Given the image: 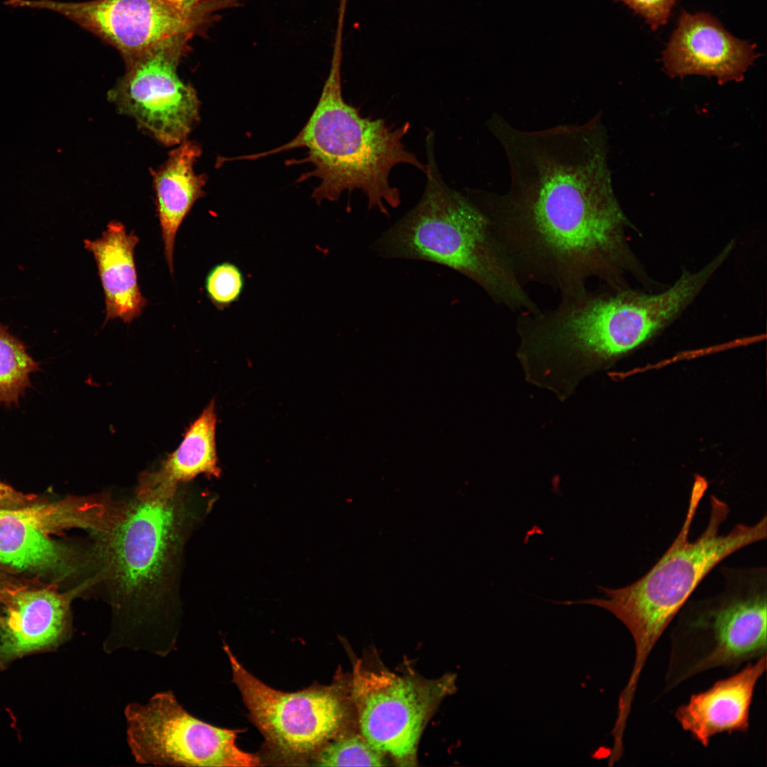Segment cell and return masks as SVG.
Masks as SVG:
<instances>
[{
    "label": "cell",
    "instance_id": "1",
    "mask_svg": "<svg viewBox=\"0 0 767 767\" xmlns=\"http://www.w3.org/2000/svg\"><path fill=\"white\" fill-rule=\"evenodd\" d=\"M600 116L529 131L497 113L487 123L510 186L504 194L474 189L475 196L523 284L560 298L584 293L594 278L614 290L629 287V276L648 285L628 241L636 229L614 192Z\"/></svg>",
    "mask_w": 767,
    "mask_h": 767
},
{
    "label": "cell",
    "instance_id": "2",
    "mask_svg": "<svg viewBox=\"0 0 767 767\" xmlns=\"http://www.w3.org/2000/svg\"><path fill=\"white\" fill-rule=\"evenodd\" d=\"M434 132L426 136L428 170L419 202L371 245L381 257L428 261L479 285L497 305L521 312L540 308L500 244L473 189L457 190L441 177Z\"/></svg>",
    "mask_w": 767,
    "mask_h": 767
},
{
    "label": "cell",
    "instance_id": "3",
    "mask_svg": "<svg viewBox=\"0 0 767 767\" xmlns=\"http://www.w3.org/2000/svg\"><path fill=\"white\" fill-rule=\"evenodd\" d=\"M341 38L337 37L330 70L320 97L308 121L290 141L266 153L245 156L256 159L298 148L308 150L306 158L290 164L311 163L312 171L303 174L299 182L317 178L320 184L312 192L317 203L337 200L344 191L360 190L366 196L369 210L388 215L401 204L399 190L391 185V170L408 164L424 174L428 165L420 162L403 143L410 124L395 127L384 119L363 117L359 109L347 103L341 82Z\"/></svg>",
    "mask_w": 767,
    "mask_h": 767
},
{
    "label": "cell",
    "instance_id": "4",
    "mask_svg": "<svg viewBox=\"0 0 767 767\" xmlns=\"http://www.w3.org/2000/svg\"><path fill=\"white\" fill-rule=\"evenodd\" d=\"M707 486L705 478L695 477L679 533L643 577L618 589L598 586L604 598L569 602L589 604L608 610L631 634L635 657L622 691L626 697L635 696L652 650L705 577L733 553L766 539V514L754 524L737 523L728 533H720L730 509L725 501L712 495L707 525L698 538L690 540L691 526Z\"/></svg>",
    "mask_w": 767,
    "mask_h": 767
},
{
    "label": "cell",
    "instance_id": "5",
    "mask_svg": "<svg viewBox=\"0 0 767 767\" xmlns=\"http://www.w3.org/2000/svg\"><path fill=\"white\" fill-rule=\"evenodd\" d=\"M720 572L722 591L688 599L675 617L663 694L705 671L766 656V567L723 566Z\"/></svg>",
    "mask_w": 767,
    "mask_h": 767
},
{
    "label": "cell",
    "instance_id": "6",
    "mask_svg": "<svg viewBox=\"0 0 767 767\" xmlns=\"http://www.w3.org/2000/svg\"><path fill=\"white\" fill-rule=\"evenodd\" d=\"M103 539L107 575L125 602H143L163 581L180 534L176 491L138 485Z\"/></svg>",
    "mask_w": 767,
    "mask_h": 767
},
{
    "label": "cell",
    "instance_id": "7",
    "mask_svg": "<svg viewBox=\"0 0 767 767\" xmlns=\"http://www.w3.org/2000/svg\"><path fill=\"white\" fill-rule=\"evenodd\" d=\"M223 648L250 719L276 758L301 764L341 733L347 709L337 685L277 690L247 671L227 644Z\"/></svg>",
    "mask_w": 767,
    "mask_h": 767
},
{
    "label": "cell",
    "instance_id": "8",
    "mask_svg": "<svg viewBox=\"0 0 767 767\" xmlns=\"http://www.w3.org/2000/svg\"><path fill=\"white\" fill-rule=\"evenodd\" d=\"M13 7L56 11L115 48L124 61L179 35L205 36L238 0H208L184 7L168 0H10Z\"/></svg>",
    "mask_w": 767,
    "mask_h": 767
},
{
    "label": "cell",
    "instance_id": "9",
    "mask_svg": "<svg viewBox=\"0 0 767 767\" xmlns=\"http://www.w3.org/2000/svg\"><path fill=\"white\" fill-rule=\"evenodd\" d=\"M126 739L136 762L165 766H259V756L236 744L238 729L219 728L186 711L170 690L124 709Z\"/></svg>",
    "mask_w": 767,
    "mask_h": 767
},
{
    "label": "cell",
    "instance_id": "10",
    "mask_svg": "<svg viewBox=\"0 0 767 767\" xmlns=\"http://www.w3.org/2000/svg\"><path fill=\"white\" fill-rule=\"evenodd\" d=\"M192 38L175 36L125 60L124 75L108 93L120 113L166 146L187 140L200 119L196 92L178 74Z\"/></svg>",
    "mask_w": 767,
    "mask_h": 767
},
{
    "label": "cell",
    "instance_id": "11",
    "mask_svg": "<svg viewBox=\"0 0 767 767\" xmlns=\"http://www.w3.org/2000/svg\"><path fill=\"white\" fill-rule=\"evenodd\" d=\"M452 682L449 676L426 680L357 666L351 693L361 734L399 765H414L423 730Z\"/></svg>",
    "mask_w": 767,
    "mask_h": 767
},
{
    "label": "cell",
    "instance_id": "12",
    "mask_svg": "<svg viewBox=\"0 0 767 767\" xmlns=\"http://www.w3.org/2000/svg\"><path fill=\"white\" fill-rule=\"evenodd\" d=\"M78 590L15 585L0 597V670L56 650L71 637L70 604Z\"/></svg>",
    "mask_w": 767,
    "mask_h": 767
},
{
    "label": "cell",
    "instance_id": "13",
    "mask_svg": "<svg viewBox=\"0 0 767 767\" xmlns=\"http://www.w3.org/2000/svg\"><path fill=\"white\" fill-rule=\"evenodd\" d=\"M756 47L731 35L708 13L682 11L662 61L672 78L698 75L715 77L723 85L744 80L757 58Z\"/></svg>",
    "mask_w": 767,
    "mask_h": 767
},
{
    "label": "cell",
    "instance_id": "14",
    "mask_svg": "<svg viewBox=\"0 0 767 767\" xmlns=\"http://www.w3.org/2000/svg\"><path fill=\"white\" fill-rule=\"evenodd\" d=\"M766 670V656H763L707 690L692 695L676 709L677 722L704 747L715 735L746 733L755 687Z\"/></svg>",
    "mask_w": 767,
    "mask_h": 767
},
{
    "label": "cell",
    "instance_id": "15",
    "mask_svg": "<svg viewBox=\"0 0 767 767\" xmlns=\"http://www.w3.org/2000/svg\"><path fill=\"white\" fill-rule=\"evenodd\" d=\"M139 241L128 233L118 221L110 222L101 237L84 241L97 266L105 298L104 323L120 319L130 323L141 315L147 305L138 284L134 261L135 247Z\"/></svg>",
    "mask_w": 767,
    "mask_h": 767
},
{
    "label": "cell",
    "instance_id": "16",
    "mask_svg": "<svg viewBox=\"0 0 767 767\" xmlns=\"http://www.w3.org/2000/svg\"><path fill=\"white\" fill-rule=\"evenodd\" d=\"M201 153L197 143L185 140L170 153L162 165L152 171L164 254L171 274L178 229L195 202L205 195L207 178L194 170Z\"/></svg>",
    "mask_w": 767,
    "mask_h": 767
},
{
    "label": "cell",
    "instance_id": "17",
    "mask_svg": "<svg viewBox=\"0 0 767 767\" xmlns=\"http://www.w3.org/2000/svg\"><path fill=\"white\" fill-rule=\"evenodd\" d=\"M0 564L21 571L65 574L71 552L26 518L21 508H0Z\"/></svg>",
    "mask_w": 767,
    "mask_h": 767
},
{
    "label": "cell",
    "instance_id": "18",
    "mask_svg": "<svg viewBox=\"0 0 767 767\" xmlns=\"http://www.w3.org/2000/svg\"><path fill=\"white\" fill-rule=\"evenodd\" d=\"M216 422L214 403L212 401L187 430L178 449L168 456L158 470L143 473L139 484L176 491L180 482L198 474L218 476Z\"/></svg>",
    "mask_w": 767,
    "mask_h": 767
},
{
    "label": "cell",
    "instance_id": "19",
    "mask_svg": "<svg viewBox=\"0 0 767 767\" xmlns=\"http://www.w3.org/2000/svg\"><path fill=\"white\" fill-rule=\"evenodd\" d=\"M39 370L23 342L0 323V407L17 406L31 387V374Z\"/></svg>",
    "mask_w": 767,
    "mask_h": 767
},
{
    "label": "cell",
    "instance_id": "20",
    "mask_svg": "<svg viewBox=\"0 0 767 767\" xmlns=\"http://www.w3.org/2000/svg\"><path fill=\"white\" fill-rule=\"evenodd\" d=\"M310 761L319 766H384L387 761L361 734H339Z\"/></svg>",
    "mask_w": 767,
    "mask_h": 767
},
{
    "label": "cell",
    "instance_id": "21",
    "mask_svg": "<svg viewBox=\"0 0 767 767\" xmlns=\"http://www.w3.org/2000/svg\"><path fill=\"white\" fill-rule=\"evenodd\" d=\"M205 285L210 300L219 310H224L239 300L244 288V277L237 266L226 261L210 270Z\"/></svg>",
    "mask_w": 767,
    "mask_h": 767
},
{
    "label": "cell",
    "instance_id": "22",
    "mask_svg": "<svg viewBox=\"0 0 767 767\" xmlns=\"http://www.w3.org/2000/svg\"><path fill=\"white\" fill-rule=\"evenodd\" d=\"M624 3L645 18L653 31L665 25L677 0H614Z\"/></svg>",
    "mask_w": 767,
    "mask_h": 767
},
{
    "label": "cell",
    "instance_id": "23",
    "mask_svg": "<svg viewBox=\"0 0 767 767\" xmlns=\"http://www.w3.org/2000/svg\"><path fill=\"white\" fill-rule=\"evenodd\" d=\"M38 502L37 496L20 492L0 482V508H18Z\"/></svg>",
    "mask_w": 767,
    "mask_h": 767
},
{
    "label": "cell",
    "instance_id": "24",
    "mask_svg": "<svg viewBox=\"0 0 767 767\" xmlns=\"http://www.w3.org/2000/svg\"><path fill=\"white\" fill-rule=\"evenodd\" d=\"M177 5L184 7H192L199 5L208 0H168Z\"/></svg>",
    "mask_w": 767,
    "mask_h": 767
}]
</instances>
